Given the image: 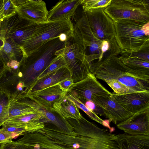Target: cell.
Wrapping results in <instances>:
<instances>
[{
    "label": "cell",
    "mask_w": 149,
    "mask_h": 149,
    "mask_svg": "<svg viewBox=\"0 0 149 149\" xmlns=\"http://www.w3.org/2000/svg\"><path fill=\"white\" fill-rule=\"evenodd\" d=\"M105 81L113 90V92L118 95H122L134 92L130 88L120 82L113 79H105Z\"/></svg>",
    "instance_id": "cell-30"
},
{
    "label": "cell",
    "mask_w": 149,
    "mask_h": 149,
    "mask_svg": "<svg viewBox=\"0 0 149 149\" xmlns=\"http://www.w3.org/2000/svg\"><path fill=\"white\" fill-rule=\"evenodd\" d=\"M67 93L78 98L84 104L87 101L93 102L94 98L96 97L112 95L97 80L93 73H89L82 80L74 83Z\"/></svg>",
    "instance_id": "cell-10"
},
{
    "label": "cell",
    "mask_w": 149,
    "mask_h": 149,
    "mask_svg": "<svg viewBox=\"0 0 149 149\" xmlns=\"http://www.w3.org/2000/svg\"><path fill=\"white\" fill-rule=\"evenodd\" d=\"M72 38L88 62L92 63L97 59L98 61H100L103 41L97 38L93 33L86 13L83 11L81 17L74 26Z\"/></svg>",
    "instance_id": "cell-6"
},
{
    "label": "cell",
    "mask_w": 149,
    "mask_h": 149,
    "mask_svg": "<svg viewBox=\"0 0 149 149\" xmlns=\"http://www.w3.org/2000/svg\"><path fill=\"white\" fill-rule=\"evenodd\" d=\"M74 26L70 19L55 21H47L38 24L32 34L20 46L26 57L36 51L41 46L54 39L72 37Z\"/></svg>",
    "instance_id": "cell-2"
},
{
    "label": "cell",
    "mask_w": 149,
    "mask_h": 149,
    "mask_svg": "<svg viewBox=\"0 0 149 149\" xmlns=\"http://www.w3.org/2000/svg\"><path fill=\"white\" fill-rule=\"evenodd\" d=\"M16 136L15 134L8 132L2 128L0 129V144L11 141Z\"/></svg>",
    "instance_id": "cell-35"
},
{
    "label": "cell",
    "mask_w": 149,
    "mask_h": 149,
    "mask_svg": "<svg viewBox=\"0 0 149 149\" xmlns=\"http://www.w3.org/2000/svg\"><path fill=\"white\" fill-rule=\"evenodd\" d=\"M66 97L73 102L79 109H80L86 113L89 117L103 126L109 128V121L108 120H104L90 110L78 98L67 92L65 95Z\"/></svg>",
    "instance_id": "cell-26"
},
{
    "label": "cell",
    "mask_w": 149,
    "mask_h": 149,
    "mask_svg": "<svg viewBox=\"0 0 149 149\" xmlns=\"http://www.w3.org/2000/svg\"><path fill=\"white\" fill-rule=\"evenodd\" d=\"M84 104L90 110L97 115H99L106 117L105 113L103 109L96 104L91 101H87Z\"/></svg>",
    "instance_id": "cell-33"
},
{
    "label": "cell",
    "mask_w": 149,
    "mask_h": 149,
    "mask_svg": "<svg viewBox=\"0 0 149 149\" xmlns=\"http://www.w3.org/2000/svg\"><path fill=\"white\" fill-rule=\"evenodd\" d=\"M38 24L21 18L16 13L1 22L0 36L10 39L21 46L32 34Z\"/></svg>",
    "instance_id": "cell-9"
},
{
    "label": "cell",
    "mask_w": 149,
    "mask_h": 149,
    "mask_svg": "<svg viewBox=\"0 0 149 149\" xmlns=\"http://www.w3.org/2000/svg\"><path fill=\"white\" fill-rule=\"evenodd\" d=\"M104 10L113 22L130 19L149 22V0H111Z\"/></svg>",
    "instance_id": "cell-5"
},
{
    "label": "cell",
    "mask_w": 149,
    "mask_h": 149,
    "mask_svg": "<svg viewBox=\"0 0 149 149\" xmlns=\"http://www.w3.org/2000/svg\"><path fill=\"white\" fill-rule=\"evenodd\" d=\"M116 140L119 149H149V135L124 133L118 134Z\"/></svg>",
    "instance_id": "cell-22"
},
{
    "label": "cell",
    "mask_w": 149,
    "mask_h": 149,
    "mask_svg": "<svg viewBox=\"0 0 149 149\" xmlns=\"http://www.w3.org/2000/svg\"><path fill=\"white\" fill-rule=\"evenodd\" d=\"M16 142L28 149H65L42 134L37 132H26Z\"/></svg>",
    "instance_id": "cell-17"
},
{
    "label": "cell",
    "mask_w": 149,
    "mask_h": 149,
    "mask_svg": "<svg viewBox=\"0 0 149 149\" xmlns=\"http://www.w3.org/2000/svg\"><path fill=\"white\" fill-rule=\"evenodd\" d=\"M71 38L68 40L64 47L57 51L55 54L63 56L74 83L82 80L92 73L93 63L86 59L85 55L73 40L71 42Z\"/></svg>",
    "instance_id": "cell-7"
},
{
    "label": "cell",
    "mask_w": 149,
    "mask_h": 149,
    "mask_svg": "<svg viewBox=\"0 0 149 149\" xmlns=\"http://www.w3.org/2000/svg\"><path fill=\"white\" fill-rule=\"evenodd\" d=\"M104 9H92L84 12L94 35L101 40L110 42L115 39V28L113 22L105 13Z\"/></svg>",
    "instance_id": "cell-11"
},
{
    "label": "cell",
    "mask_w": 149,
    "mask_h": 149,
    "mask_svg": "<svg viewBox=\"0 0 149 149\" xmlns=\"http://www.w3.org/2000/svg\"><path fill=\"white\" fill-rule=\"evenodd\" d=\"M44 118L43 115L38 112L11 118L5 122L14 124L26 129L28 132H32L44 127Z\"/></svg>",
    "instance_id": "cell-20"
},
{
    "label": "cell",
    "mask_w": 149,
    "mask_h": 149,
    "mask_svg": "<svg viewBox=\"0 0 149 149\" xmlns=\"http://www.w3.org/2000/svg\"></svg>",
    "instance_id": "cell-40"
},
{
    "label": "cell",
    "mask_w": 149,
    "mask_h": 149,
    "mask_svg": "<svg viewBox=\"0 0 149 149\" xmlns=\"http://www.w3.org/2000/svg\"><path fill=\"white\" fill-rule=\"evenodd\" d=\"M111 0H82L81 4L83 11L92 9L105 8L110 3Z\"/></svg>",
    "instance_id": "cell-29"
},
{
    "label": "cell",
    "mask_w": 149,
    "mask_h": 149,
    "mask_svg": "<svg viewBox=\"0 0 149 149\" xmlns=\"http://www.w3.org/2000/svg\"><path fill=\"white\" fill-rule=\"evenodd\" d=\"M1 38L3 44L0 47V57L6 65L13 60L20 63L24 56L21 47L10 39Z\"/></svg>",
    "instance_id": "cell-23"
},
{
    "label": "cell",
    "mask_w": 149,
    "mask_h": 149,
    "mask_svg": "<svg viewBox=\"0 0 149 149\" xmlns=\"http://www.w3.org/2000/svg\"><path fill=\"white\" fill-rule=\"evenodd\" d=\"M117 126L119 129L129 134L149 135V108L133 114Z\"/></svg>",
    "instance_id": "cell-13"
},
{
    "label": "cell",
    "mask_w": 149,
    "mask_h": 149,
    "mask_svg": "<svg viewBox=\"0 0 149 149\" xmlns=\"http://www.w3.org/2000/svg\"><path fill=\"white\" fill-rule=\"evenodd\" d=\"M12 93L9 89H0V127L9 119V106Z\"/></svg>",
    "instance_id": "cell-25"
},
{
    "label": "cell",
    "mask_w": 149,
    "mask_h": 149,
    "mask_svg": "<svg viewBox=\"0 0 149 149\" xmlns=\"http://www.w3.org/2000/svg\"><path fill=\"white\" fill-rule=\"evenodd\" d=\"M113 22L115 38L121 54L137 52L149 45V22L144 23L132 20L119 19Z\"/></svg>",
    "instance_id": "cell-3"
},
{
    "label": "cell",
    "mask_w": 149,
    "mask_h": 149,
    "mask_svg": "<svg viewBox=\"0 0 149 149\" xmlns=\"http://www.w3.org/2000/svg\"><path fill=\"white\" fill-rule=\"evenodd\" d=\"M16 13L31 22L38 24L47 21L48 11L45 3L42 0H26L17 7Z\"/></svg>",
    "instance_id": "cell-12"
},
{
    "label": "cell",
    "mask_w": 149,
    "mask_h": 149,
    "mask_svg": "<svg viewBox=\"0 0 149 149\" xmlns=\"http://www.w3.org/2000/svg\"><path fill=\"white\" fill-rule=\"evenodd\" d=\"M2 126V128L4 130L10 133L15 134L17 136L22 135L24 133L28 132L24 128L9 123L5 122Z\"/></svg>",
    "instance_id": "cell-31"
},
{
    "label": "cell",
    "mask_w": 149,
    "mask_h": 149,
    "mask_svg": "<svg viewBox=\"0 0 149 149\" xmlns=\"http://www.w3.org/2000/svg\"><path fill=\"white\" fill-rule=\"evenodd\" d=\"M125 53L149 62V45L146 46L137 52Z\"/></svg>",
    "instance_id": "cell-32"
},
{
    "label": "cell",
    "mask_w": 149,
    "mask_h": 149,
    "mask_svg": "<svg viewBox=\"0 0 149 149\" xmlns=\"http://www.w3.org/2000/svg\"></svg>",
    "instance_id": "cell-41"
},
{
    "label": "cell",
    "mask_w": 149,
    "mask_h": 149,
    "mask_svg": "<svg viewBox=\"0 0 149 149\" xmlns=\"http://www.w3.org/2000/svg\"><path fill=\"white\" fill-rule=\"evenodd\" d=\"M74 83L71 78L65 79L58 84L61 89L63 91L67 92L70 87Z\"/></svg>",
    "instance_id": "cell-36"
},
{
    "label": "cell",
    "mask_w": 149,
    "mask_h": 149,
    "mask_svg": "<svg viewBox=\"0 0 149 149\" xmlns=\"http://www.w3.org/2000/svg\"><path fill=\"white\" fill-rule=\"evenodd\" d=\"M92 73L96 78L117 80L133 92L149 91V86L134 77L125 70L119 57L111 55L93 63Z\"/></svg>",
    "instance_id": "cell-4"
},
{
    "label": "cell",
    "mask_w": 149,
    "mask_h": 149,
    "mask_svg": "<svg viewBox=\"0 0 149 149\" xmlns=\"http://www.w3.org/2000/svg\"><path fill=\"white\" fill-rule=\"evenodd\" d=\"M71 78L70 72L66 67L62 68L36 81L25 94L31 95L46 88L58 84L63 80Z\"/></svg>",
    "instance_id": "cell-19"
},
{
    "label": "cell",
    "mask_w": 149,
    "mask_h": 149,
    "mask_svg": "<svg viewBox=\"0 0 149 149\" xmlns=\"http://www.w3.org/2000/svg\"><path fill=\"white\" fill-rule=\"evenodd\" d=\"M82 0H63L58 1L48 11L49 21L70 19L73 16Z\"/></svg>",
    "instance_id": "cell-18"
},
{
    "label": "cell",
    "mask_w": 149,
    "mask_h": 149,
    "mask_svg": "<svg viewBox=\"0 0 149 149\" xmlns=\"http://www.w3.org/2000/svg\"><path fill=\"white\" fill-rule=\"evenodd\" d=\"M67 92L63 91L57 84L31 95H26L44 106L53 107L54 104L64 97Z\"/></svg>",
    "instance_id": "cell-21"
},
{
    "label": "cell",
    "mask_w": 149,
    "mask_h": 149,
    "mask_svg": "<svg viewBox=\"0 0 149 149\" xmlns=\"http://www.w3.org/2000/svg\"><path fill=\"white\" fill-rule=\"evenodd\" d=\"M47 136L65 149H116L115 134L87 120L75 127V135H70L44 128L37 131Z\"/></svg>",
    "instance_id": "cell-1"
},
{
    "label": "cell",
    "mask_w": 149,
    "mask_h": 149,
    "mask_svg": "<svg viewBox=\"0 0 149 149\" xmlns=\"http://www.w3.org/2000/svg\"><path fill=\"white\" fill-rule=\"evenodd\" d=\"M0 149H28L24 145L16 141H12L1 143Z\"/></svg>",
    "instance_id": "cell-34"
},
{
    "label": "cell",
    "mask_w": 149,
    "mask_h": 149,
    "mask_svg": "<svg viewBox=\"0 0 149 149\" xmlns=\"http://www.w3.org/2000/svg\"><path fill=\"white\" fill-rule=\"evenodd\" d=\"M10 69L6 65L5 63L0 57V80L6 76Z\"/></svg>",
    "instance_id": "cell-37"
},
{
    "label": "cell",
    "mask_w": 149,
    "mask_h": 149,
    "mask_svg": "<svg viewBox=\"0 0 149 149\" xmlns=\"http://www.w3.org/2000/svg\"><path fill=\"white\" fill-rule=\"evenodd\" d=\"M17 8L12 0H0V22L16 13Z\"/></svg>",
    "instance_id": "cell-28"
},
{
    "label": "cell",
    "mask_w": 149,
    "mask_h": 149,
    "mask_svg": "<svg viewBox=\"0 0 149 149\" xmlns=\"http://www.w3.org/2000/svg\"><path fill=\"white\" fill-rule=\"evenodd\" d=\"M21 97L26 104L43 115V121L48 130L69 135L74 134L73 127L53 107L44 106L26 94H21Z\"/></svg>",
    "instance_id": "cell-8"
},
{
    "label": "cell",
    "mask_w": 149,
    "mask_h": 149,
    "mask_svg": "<svg viewBox=\"0 0 149 149\" xmlns=\"http://www.w3.org/2000/svg\"><path fill=\"white\" fill-rule=\"evenodd\" d=\"M112 96L125 110L134 114L149 108V91L134 92L118 95L114 92Z\"/></svg>",
    "instance_id": "cell-14"
},
{
    "label": "cell",
    "mask_w": 149,
    "mask_h": 149,
    "mask_svg": "<svg viewBox=\"0 0 149 149\" xmlns=\"http://www.w3.org/2000/svg\"><path fill=\"white\" fill-rule=\"evenodd\" d=\"M1 22H0V34H1Z\"/></svg>",
    "instance_id": "cell-39"
},
{
    "label": "cell",
    "mask_w": 149,
    "mask_h": 149,
    "mask_svg": "<svg viewBox=\"0 0 149 149\" xmlns=\"http://www.w3.org/2000/svg\"><path fill=\"white\" fill-rule=\"evenodd\" d=\"M53 107L65 118L79 119L82 116L79 112V109L74 103L65 96L55 102Z\"/></svg>",
    "instance_id": "cell-24"
},
{
    "label": "cell",
    "mask_w": 149,
    "mask_h": 149,
    "mask_svg": "<svg viewBox=\"0 0 149 149\" xmlns=\"http://www.w3.org/2000/svg\"><path fill=\"white\" fill-rule=\"evenodd\" d=\"M93 102L104 110L106 117L117 125L126 120L133 114L125 110L111 95L94 97Z\"/></svg>",
    "instance_id": "cell-15"
},
{
    "label": "cell",
    "mask_w": 149,
    "mask_h": 149,
    "mask_svg": "<svg viewBox=\"0 0 149 149\" xmlns=\"http://www.w3.org/2000/svg\"><path fill=\"white\" fill-rule=\"evenodd\" d=\"M65 67H67V64L63 56L61 54L58 55L47 68L39 76L37 80Z\"/></svg>",
    "instance_id": "cell-27"
},
{
    "label": "cell",
    "mask_w": 149,
    "mask_h": 149,
    "mask_svg": "<svg viewBox=\"0 0 149 149\" xmlns=\"http://www.w3.org/2000/svg\"><path fill=\"white\" fill-rule=\"evenodd\" d=\"M121 54L119 58L127 72L149 85V62L126 53Z\"/></svg>",
    "instance_id": "cell-16"
},
{
    "label": "cell",
    "mask_w": 149,
    "mask_h": 149,
    "mask_svg": "<svg viewBox=\"0 0 149 149\" xmlns=\"http://www.w3.org/2000/svg\"><path fill=\"white\" fill-rule=\"evenodd\" d=\"M14 4L17 7L24 3L26 0H12Z\"/></svg>",
    "instance_id": "cell-38"
}]
</instances>
